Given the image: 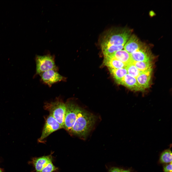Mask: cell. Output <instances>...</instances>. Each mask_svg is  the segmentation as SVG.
<instances>
[{"mask_svg": "<svg viewBox=\"0 0 172 172\" xmlns=\"http://www.w3.org/2000/svg\"><path fill=\"white\" fill-rule=\"evenodd\" d=\"M131 31L127 29L112 28L102 35L100 44L104 56L111 57L122 50L130 37Z\"/></svg>", "mask_w": 172, "mask_h": 172, "instance_id": "cell-1", "label": "cell"}, {"mask_svg": "<svg viewBox=\"0 0 172 172\" xmlns=\"http://www.w3.org/2000/svg\"><path fill=\"white\" fill-rule=\"evenodd\" d=\"M96 117L83 109L69 132L71 135L85 139L97 120Z\"/></svg>", "mask_w": 172, "mask_h": 172, "instance_id": "cell-2", "label": "cell"}, {"mask_svg": "<svg viewBox=\"0 0 172 172\" xmlns=\"http://www.w3.org/2000/svg\"><path fill=\"white\" fill-rule=\"evenodd\" d=\"M44 109L49 112L50 115L53 117L63 128L66 110L65 103L59 97L54 101L46 102Z\"/></svg>", "mask_w": 172, "mask_h": 172, "instance_id": "cell-3", "label": "cell"}, {"mask_svg": "<svg viewBox=\"0 0 172 172\" xmlns=\"http://www.w3.org/2000/svg\"><path fill=\"white\" fill-rule=\"evenodd\" d=\"M65 103L66 110L63 128L69 132L83 109L71 99H68Z\"/></svg>", "mask_w": 172, "mask_h": 172, "instance_id": "cell-4", "label": "cell"}, {"mask_svg": "<svg viewBox=\"0 0 172 172\" xmlns=\"http://www.w3.org/2000/svg\"><path fill=\"white\" fill-rule=\"evenodd\" d=\"M55 56L50 54L37 55L35 58L36 72L34 77L39 75L44 72L52 69L58 70L55 61Z\"/></svg>", "mask_w": 172, "mask_h": 172, "instance_id": "cell-5", "label": "cell"}, {"mask_svg": "<svg viewBox=\"0 0 172 172\" xmlns=\"http://www.w3.org/2000/svg\"><path fill=\"white\" fill-rule=\"evenodd\" d=\"M52 154L32 159L29 163L34 167L35 172H54L58 170V168L53 163Z\"/></svg>", "mask_w": 172, "mask_h": 172, "instance_id": "cell-6", "label": "cell"}, {"mask_svg": "<svg viewBox=\"0 0 172 172\" xmlns=\"http://www.w3.org/2000/svg\"><path fill=\"white\" fill-rule=\"evenodd\" d=\"M58 70L57 69H52L41 73L39 75L41 81L49 87L58 82L66 81L67 78L59 74Z\"/></svg>", "mask_w": 172, "mask_h": 172, "instance_id": "cell-7", "label": "cell"}, {"mask_svg": "<svg viewBox=\"0 0 172 172\" xmlns=\"http://www.w3.org/2000/svg\"><path fill=\"white\" fill-rule=\"evenodd\" d=\"M62 128L56 120L49 115L46 119L41 135L38 139V142L44 143L45 139L51 133Z\"/></svg>", "mask_w": 172, "mask_h": 172, "instance_id": "cell-8", "label": "cell"}, {"mask_svg": "<svg viewBox=\"0 0 172 172\" xmlns=\"http://www.w3.org/2000/svg\"><path fill=\"white\" fill-rule=\"evenodd\" d=\"M145 45L134 35L130 37L124 47V50L130 54L143 47Z\"/></svg>", "mask_w": 172, "mask_h": 172, "instance_id": "cell-9", "label": "cell"}, {"mask_svg": "<svg viewBox=\"0 0 172 172\" xmlns=\"http://www.w3.org/2000/svg\"><path fill=\"white\" fill-rule=\"evenodd\" d=\"M119 84L134 91H142L144 90L138 83L136 78L128 74L124 77Z\"/></svg>", "mask_w": 172, "mask_h": 172, "instance_id": "cell-10", "label": "cell"}, {"mask_svg": "<svg viewBox=\"0 0 172 172\" xmlns=\"http://www.w3.org/2000/svg\"><path fill=\"white\" fill-rule=\"evenodd\" d=\"M147 50L145 45L142 48L130 54L133 61H150V55Z\"/></svg>", "mask_w": 172, "mask_h": 172, "instance_id": "cell-11", "label": "cell"}, {"mask_svg": "<svg viewBox=\"0 0 172 172\" xmlns=\"http://www.w3.org/2000/svg\"><path fill=\"white\" fill-rule=\"evenodd\" d=\"M152 70V69L144 71H141L136 78L138 83L144 89L149 87Z\"/></svg>", "mask_w": 172, "mask_h": 172, "instance_id": "cell-12", "label": "cell"}, {"mask_svg": "<svg viewBox=\"0 0 172 172\" xmlns=\"http://www.w3.org/2000/svg\"><path fill=\"white\" fill-rule=\"evenodd\" d=\"M104 65L109 68L118 69L125 68L126 65L112 57L104 56L103 61Z\"/></svg>", "mask_w": 172, "mask_h": 172, "instance_id": "cell-13", "label": "cell"}, {"mask_svg": "<svg viewBox=\"0 0 172 172\" xmlns=\"http://www.w3.org/2000/svg\"><path fill=\"white\" fill-rule=\"evenodd\" d=\"M110 57L114 58L126 65L133 62L130 54L125 50H121L118 51Z\"/></svg>", "mask_w": 172, "mask_h": 172, "instance_id": "cell-14", "label": "cell"}, {"mask_svg": "<svg viewBox=\"0 0 172 172\" xmlns=\"http://www.w3.org/2000/svg\"><path fill=\"white\" fill-rule=\"evenodd\" d=\"M108 69L113 78L119 84L123 78L127 73V70L125 68L118 69Z\"/></svg>", "mask_w": 172, "mask_h": 172, "instance_id": "cell-15", "label": "cell"}, {"mask_svg": "<svg viewBox=\"0 0 172 172\" xmlns=\"http://www.w3.org/2000/svg\"><path fill=\"white\" fill-rule=\"evenodd\" d=\"M160 162L168 164L172 162V152L170 149L165 150L161 154L160 158Z\"/></svg>", "mask_w": 172, "mask_h": 172, "instance_id": "cell-16", "label": "cell"}, {"mask_svg": "<svg viewBox=\"0 0 172 172\" xmlns=\"http://www.w3.org/2000/svg\"><path fill=\"white\" fill-rule=\"evenodd\" d=\"M133 63L140 71H144L152 69V65L150 61L134 62Z\"/></svg>", "mask_w": 172, "mask_h": 172, "instance_id": "cell-17", "label": "cell"}, {"mask_svg": "<svg viewBox=\"0 0 172 172\" xmlns=\"http://www.w3.org/2000/svg\"><path fill=\"white\" fill-rule=\"evenodd\" d=\"M125 68L128 74L136 78L141 72L135 66L133 62L126 65Z\"/></svg>", "mask_w": 172, "mask_h": 172, "instance_id": "cell-18", "label": "cell"}, {"mask_svg": "<svg viewBox=\"0 0 172 172\" xmlns=\"http://www.w3.org/2000/svg\"><path fill=\"white\" fill-rule=\"evenodd\" d=\"M163 171L164 172H172V162L164 165Z\"/></svg>", "mask_w": 172, "mask_h": 172, "instance_id": "cell-19", "label": "cell"}, {"mask_svg": "<svg viewBox=\"0 0 172 172\" xmlns=\"http://www.w3.org/2000/svg\"><path fill=\"white\" fill-rule=\"evenodd\" d=\"M122 169L117 167H113L109 170V172H121Z\"/></svg>", "mask_w": 172, "mask_h": 172, "instance_id": "cell-20", "label": "cell"}, {"mask_svg": "<svg viewBox=\"0 0 172 172\" xmlns=\"http://www.w3.org/2000/svg\"><path fill=\"white\" fill-rule=\"evenodd\" d=\"M121 172H130V171L129 170H122V171Z\"/></svg>", "mask_w": 172, "mask_h": 172, "instance_id": "cell-21", "label": "cell"}]
</instances>
